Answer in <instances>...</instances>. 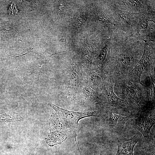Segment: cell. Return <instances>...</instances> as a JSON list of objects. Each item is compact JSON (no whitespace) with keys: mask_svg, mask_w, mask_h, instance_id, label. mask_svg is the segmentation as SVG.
Here are the masks:
<instances>
[{"mask_svg":"<svg viewBox=\"0 0 155 155\" xmlns=\"http://www.w3.org/2000/svg\"><path fill=\"white\" fill-rule=\"evenodd\" d=\"M117 82L120 86L121 94L130 108L138 112L145 110L148 100V93L144 84L127 79Z\"/></svg>","mask_w":155,"mask_h":155,"instance_id":"cell-1","label":"cell"},{"mask_svg":"<svg viewBox=\"0 0 155 155\" xmlns=\"http://www.w3.org/2000/svg\"><path fill=\"white\" fill-rule=\"evenodd\" d=\"M136 53H122L114 60L113 63L109 66L105 74L111 77L115 82L123 81L127 78L134 67Z\"/></svg>","mask_w":155,"mask_h":155,"instance_id":"cell-2","label":"cell"},{"mask_svg":"<svg viewBox=\"0 0 155 155\" xmlns=\"http://www.w3.org/2000/svg\"><path fill=\"white\" fill-rule=\"evenodd\" d=\"M115 82L110 76L102 91L97 94L94 102L106 108L125 110L129 108L124 100L118 97L114 93L113 86Z\"/></svg>","mask_w":155,"mask_h":155,"instance_id":"cell-3","label":"cell"},{"mask_svg":"<svg viewBox=\"0 0 155 155\" xmlns=\"http://www.w3.org/2000/svg\"><path fill=\"white\" fill-rule=\"evenodd\" d=\"M115 109L106 108L105 112L101 113L102 124L105 129L110 132L120 135L122 133L126 122L134 117L136 114L124 116L122 113L115 112Z\"/></svg>","mask_w":155,"mask_h":155,"instance_id":"cell-4","label":"cell"},{"mask_svg":"<svg viewBox=\"0 0 155 155\" xmlns=\"http://www.w3.org/2000/svg\"><path fill=\"white\" fill-rule=\"evenodd\" d=\"M50 106L54 109L59 117L67 126L68 129H76L78 121L81 119L88 117H99L101 113L100 111L86 112H75L60 108L52 103Z\"/></svg>","mask_w":155,"mask_h":155,"instance_id":"cell-5","label":"cell"},{"mask_svg":"<svg viewBox=\"0 0 155 155\" xmlns=\"http://www.w3.org/2000/svg\"><path fill=\"white\" fill-rule=\"evenodd\" d=\"M144 49L142 56L138 63L130 72L126 79L131 81L143 84L141 77L144 73L149 71V73L152 54L151 45V40H145Z\"/></svg>","mask_w":155,"mask_h":155,"instance_id":"cell-6","label":"cell"},{"mask_svg":"<svg viewBox=\"0 0 155 155\" xmlns=\"http://www.w3.org/2000/svg\"><path fill=\"white\" fill-rule=\"evenodd\" d=\"M155 118L154 108L138 112L133 118V126L141 133L146 142L149 141V134L155 124Z\"/></svg>","mask_w":155,"mask_h":155,"instance_id":"cell-7","label":"cell"},{"mask_svg":"<svg viewBox=\"0 0 155 155\" xmlns=\"http://www.w3.org/2000/svg\"><path fill=\"white\" fill-rule=\"evenodd\" d=\"M67 75L66 83L67 96L73 101H75L79 92L80 75L75 61L73 59Z\"/></svg>","mask_w":155,"mask_h":155,"instance_id":"cell-8","label":"cell"},{"mask_svg":"<svg viewBox=\"0 0 155 155\" xmlns=\"http://www.w3.org/2000/svg\"><path fill=\"white\" fill-rule=\"evenodd\" d=\"M111 37L107 39L104 47L94 62L93 64L95 67L94 70L105 74L111 58Z\"/></svg>","mask_w":155,"mask_h":155,"instance_id":"cell-9","label":"cell"},{"mask_svg":"<svg viewBox=\"0 0 155 155\" xmlns=\"http://www.w3.org/2000/svg\"><path fill=\"white\" fill-rule=\"evenodd\" d=\"M140 138L137 133L129 138L120 137L117 141V149L115 155H134V148Z\"/></svg>","mask_w":155,"mask_h":155,"instance_id":"cell-10","label":"cell"},{"mask_svg":"<svg viewBox=\"0 0 155 155\" xmlns=\"http://www.w3.org/2000/svg\"><path fill=\"white\" fill-rule=\"evenodd\" d=\"M110 76L94 70L89 73L88 85L98 94L102 90Z\"/></svg>","mask_w":155,"mask_h":155,"instance_id":"cell-11","label":"cell"},{"mask_svg":"<svg viewBox=\"0 0 155 155\" xmlns=\"http://www.w3.org/2000/svg\"><path fill=\"white\" fill-rule=\"evenodd\" d=\"M67 137L66 131L56 130L50 131L47 137L45 140L48 145L53 146L61 144L66 140Z\"/></svg>","mask_w":155,"mask_h":155,"instance_id":"cell-12","label":"cell"},{"mask_svg":"<svg viewBox=\"0 0 155 155\" xmlns=\"http://www.w3.org/2000/svg\"><path fill=\"white\" fill-rule=\"evenodd\" d=\"M96 49L93 45L88 44L85 48L84 52L85 60L84 67L88 73L92 70V61L95 55Z\"/></svg>","mask_w":155,"mask_h":155,"instance_id":"cell-13","label":"cell"},{"mask_svg":"<svg viewBox=\"0 0 155 155\" xmlns=\"http://www.w3.org/2000/svg\"><path fill=\"white\" fill-rule=\"evenodd\" d=\"M49 129L50 131L59 130L66 132L69 130L65 124L56 113H52L51 116Z\"/></svg>","mask_w":155,"mask_h":155,"instance_id":"cell-14","label":"cell"},{"mask_svg":"<svg viewBox=\"0 0 155 155\" xmlns=\"http://www.w3.org/2000/svg\"><path fill=\"white\" fill-rule=\"evenodd\" d=\"M80 91L82 102L86 103L94 101V102L97 94L87 84L82 86Z\"/></svg>","mask_w":155,"mask_h":155,"instance_id":"cell-15","label":"cell"},{"mask_svg":"<svg viewBox=\"0 0 155 155\" xmlns=\"http://www.w3.org/2000/svg\"><path fill=\"white\" fill-rule=\"evenodd\" d=\"M137 13L119 9L117 15L122 22L129 26H132L133 22V16Z\"/></svg>","mask_w":155,"mask_h":155,"instance_id":"cell-16","label":"cell"},{"mask_svg":"<svg viewBox=\"0 0 155 155\" xmlns=\"http://www.w3.org/2000/svg\"><path fill=\"white\" fill-rule=\"evenodd\" d=\"M61 52H62L47 55H39V57L37 60V66L34 68L33 72L36 73L40 72L42 67L45 65L47 64L49 62L52 56Z\"/></svg>","mask_w":155,"mask_h":155,"instance_id":"cell-17","label":"cell"},{"mask_svg":"<svg viewBox=\"0 0 155 155\" xmlns=\"http://www.w3.org/2000/svg\"><path fill=\"white\" fill-rule=\"evenodd\" d=\"M150 21L154 23V21L153 19L150 17V15L145 14L142 16L136 28V35H140V31L142 29L147 28Z\"/></svg>","mask_w":155,"mask_h":155,"instance_id":"cell-18","label":"cell"},{"mask_svg":"<svg viewBox=\"0 0 155 155\" xmlns=\"http://www.w3.org/2000/svg\"><path fill=\"white\" fill-rule=\"evenodd\" d=\"M146 1L140 0H123L120 1L119 4L129 7L139 9L144 7Z\"/></svg>","mask_w":155,"mask_h":155,"instance_id":"cell-19","label":"cell"},{"mask_svg":"<svg viewBox=\"0 0 155 155\" xmlns=\"http://www.w3.org/2000/svg\"><path fill=\"white\" fill-rule=\"evenodd\" d=\"M155 70L154 71L153 73H151V72L149 73L151 80V84L150 88L151 92L150 97V102L152 106L154 107L155 106Z\"/></svg>","mask_w":155,"mask_h":155,"instance_id":"cell-20","label":"cell"},{"mask_svg":"<svg viewBox=\"0 0 155 155\" xmlns=\"http://www.w3.org/2000/svg\"><path fill=\"white\" fill-rule=\"evenodd\" d=\"M95 15L97 20L99 22L106 26L111 24L110 19L107 15L102 12L96 13Z\"/></svg>","mask_w":155,"mask_h":155,"instance_id":"cell-21","label":"cell"},{"mask_svg":"<svg viewBox=\"0 0 155 155\" xmlns=\"http://www.w3.org/2000/svg\"><path fill=\"white\" fill-rule=\"evenodd\" d=\"M87 12L84 14H81L77 18L75 22V26L77 27L81 26L86 20L87 17Z\"/></svg>","mask_w":155,"mask_h":155,"instance_id":"cell-22","label":"cell"},{"mask_svg":"<svg viewBox=\"0 0 155 155\" xmlns=\"http://www.w3.org/2000/svg\"><path fill=\"white\" fill-rule=\"evenodd\" d=\"M146 155H155V154L154 153H151L147 154Z\"/></svg>","mask_w":155,"mask_h":155,"instance_id":"cell-23","label":"cell"}]
</instances>
